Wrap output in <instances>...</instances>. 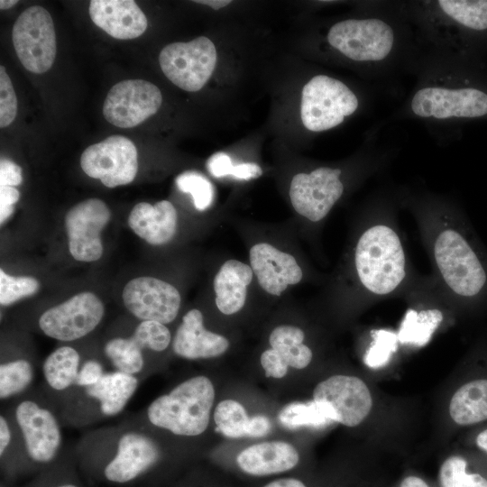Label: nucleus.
Returning a JSON list of instances; mask_svg holds the SVG:
<instances>
[{"mask_svg":"<svg viewBox=\"0 0 487 487\" xmlns=\"http://www.w3.org/2000/svg\"><path fill=\"white\" fill-rule=\"evenodd\" d=\"M17 99L5 69L0 67V126H8L15 118Z\"/></svg>","mask_w":487,"mask_h":487,"instance_id":"40","label":"nucleus"},{"mask_svg":"<svg viewBox=\"0 0 487 487\" xmlns=\"http://www.w3.org/2000/svg\"><path fill=\"white\" fill-rule=\"evenodd\" d=\"M89 15L96 25L119 40L137 38L148 25L145 14L133 0H92Z\"/></svg>","mask_w":487,"mask_h":487,"instance_id":"19","label":"nucleus"},{"mask_svg":"<svg viewBox=\"0 0 487 487\" xmlns=\"http://www.w3.org/2000/svg\"><path fill=\"white\" fill-rule=\"evenodd\" d=\"M138 381L134 375L119 371L105 373L96 384L87 387V394L97 400L104 415L121 412L135 392Z\"/></svg>","mask_w":487,"mask_h":487,"instance_id":"25","label":"nucleus"},{"mask_svg":"<svg viewBox=\"0 0 487 487\" xmlns=\"http://www.w3.org/2000/svg\"><path fill=\"white\" fill-rule=\"evenodd\" d=\"M104 312L102 301L94 293L81 292L47 309L41 316L39 326L51 338L73 341L93 331Z\"/></svg>","mask_w":487,"mask_h":487,"instance_id":"10","label":"nucleus"},{"mask_svg":"<svg viewBox=\"0 0 487 487\" xmlns=\"http://www.w3.org/2000/svg\"><path fill=\"white\" fill-rule=\"evenodd\" d=\"M40 288L38 280L32 277H14L0 270V303L11 305L24 297L35 294Z\"/></svg>","mask_w":487,"mask_h":487,"instance_id":"38","label":"nucleus"},{"mask_svg":"<svg viewBox=\"0 0 487 487\" xmlns=\"http://www.w3.org/2000/svg\"><path fill=\"white\" fill-rule=\"evenodd\" d=\"M111 212L98 198L86 199L66 215L65 224L69 238V250L79 262H95L103 254L100 233L108 223Z\"/></svg>","mask_w":487,"mask_h":487,"instance_id":"13","label":"nucleus"},{"mask_svg":"<svg viewBox=\"0 0 487 487\" xmlns=\"http://www.w3.org/2000/svg\"><path fill=\"white\" fill-rule=\"evenodd\" d=\"M175 182L180 191L191 195L196 209L204 211L213 204L214 186L201 173L194 170L182 172L177 176Z\"/></svg>","mask_w":487,"mask_h":487,"instance_id":"35","label":"nucleus"},{"mask_svg":"<svg viewBox=\"0 0 487 487\" xmlns=\"http://www.w3.org/2000/svg\"><path fill=\"white\" fill-rule=\"evenodd\" d=\"M159 448L142 434H124L118 442L115 456L107 464L104 473L114 482H126L136 478L159 459Z\"/></svg>","mask_w":487,"mask_h":487,"instance_id":"18","label":"nucleus"},{"mask_svg":"<svg viewBox=\"0 0 487 487\" xmlns=\"http://www.w3.org/2000/svg\"><path fill=\"white\" fill-rule=\"evenodd\" d=\"M250 266L267 293L280 296L289 285L299 283L302 270L296 259L267 243L254 244L249 252Z\"/></svg>","mask_w":487,"mask_h":487,"instance_id":"17","label":"nucleus"},{"mask_svg":"<svg viewBox=\"0 0 487 487\" xmlns=\"http://www.w3.org/2000/svg\"><path fill=\"white\" fill-rule=\"evenodd\" d=\"M271 425L269 418L262 415L253 416L249 418L246 436L261 437L266 436L271 430Z\"/></svg>","mask_w":487,"mask_h":487,"instance_id":"44","label":"nucleus"},{"mask_svg":"<svg viewBox=\"0 0 487 487\" xmlns=\"http://www.w3.org/2000/svg\"><path fill=\"white\" fill-rule=\"evenodd\" d=\"M11 441V433L9 426L4 417L0 418V455L5 451Z\"/></svg>","mask_w":487,"mask_h":487,"instance_id":"46","label":"nucleus"},{"mask_svg":"<svg viewBox=\"0 0 487 487\" xmlns=\"http://www.w3.org/2000/svg\"><path fill=\"white\" fill-rule=\"evenodd\" d=\"M372 342L364 356V363L370 368L384 366L398 348V335L389 330L372 332Z\"/></svg>","mask_w":487,"mask_h":487,"instance_id":"37","label":"nucleus"},{"mask_svg":"<svg viewBox=\"0 0 487 487\" xmlns=\"http://www.w3.org/2000/svg\"><path fill=\"white\" fill-rule=\"evenodd\" d=\"M215 44L205 36L188 42H173L165 46L159 56L164 75L179 88L200 90L211 78L216 64Z\"/></svg>","mask_w":487,"mask_h":487,"instance_id":"7","label":"nucleus"},{"mask_svg":"<svg viewBox=\"0 0 487 487\" xmlns=\"http://www.w3.org/2000/svg\"><path fill=\"white\" fill-rule=\"evenodd\" d=\"M58 487H77V486H75L73 484H64V485H60Z\"/></svg>","mask_w":487,"mask_h":487,"instance_id":"52","label":"nucleus"},{"mask_svg":"<svg viewBox=\"0 0 487 487\" xmlns=\"http://www.w3.org/2000/svg\"><path fill=\"white\" fill-rule=\"evenodd\" d=\"M341 170L321 167L298 173L290 182L289 198L295 211L310 221L322 220L344 192Z\"/></svg>","mask_w":487,"mask_h":487,"instance_id":"12","label":"nucleus"},{"mask_svg":"<svg viewBox=\"0 0 487 487\" xmlns=\"http://www.w3.org/2000/svg\"><path fill=\"white\" fill-rule=\"evenodd\" d=\"M104 374L103 366L96 361L89 360L78 371L75 384L86 388L92 386L98 382Z\"/></svg>","mask_w":487,"mask_h":487,"instance_id":"42","label":"nucleus"},{"mask_svg":"<svg viewBox=\"0 0 487 487\" xmlns=\"http://www.w3.org/2000/svg\"><path fill=\"white\" fill-rule=\"evenodd\" d=\"M15 418L22 431L29 456L39 463H48L55 456L61 441L55 417L32 400L21 402Z\"/></svg>","mask_w":487,"mask_h":487,"instance_id":"16","label":"nucleus"},{"mask_svg":"<svg viewBox=\"0 0 487 487\" xmlns=\"http://www.w3.org/2000/svg\"><path fill=\"white\" fill-rule=\"evenodd\" d=\"M132 337L142 347L161 352L170 343V332L168 327L157 321H142L134 330Z\"/></svg>","mask_w":487,"mask_h":487,"instance_id":"39","label":"nucleus"},{"mask_svg":"<svg viewBox=\"0 0 487 487\" xmlns=\"http://www.w3.org/2000/svg\"><path fill=\"white\" fill-rule=\"evenodd\" d=\"M253 277L251 266L240 261L228 260L221 266L213 281L215 301L220 312L232 315L243 308Z\"/></svg>","mask_w":487,"mask_h":487,"instance_id":"23","label":"nucleus"},{"mask_svg":"<svg viewBox=\"0 0 487 487\" xmlns=\"http://www.w3.org/2000/svg\"><path fill=\"white\" fill-rule=\"evenodd\" d=\"M442 320V312L436 308L418 312L409 309L397 334L398 339L402 344L425 345L429 342Z\"/></svg>","mask_w":487,"mask_h":487,"instance_id":"29","label":"nucleus"},{"mask_svg":"<svg viewBox=\"0 0 487 487\" xmlns=\"http://www.w3.org/2000/svg\"><path fill=\"white\" fill-rule=\"evenodd\" d=\"M19 191L10 186L0 187V207H11L19 199Z\"/></svg>","mask_w":487,"mask_h":487,"instance_id":"45","label":"nucleus"},{"mask_svg":"<svg viewBox=\"0 0 487 487\" xmlns=\"http://www.w3.org/2000/svg\"><path fill=\"white\" fill-rule=\"evenodd\" d=\"M194 2L210 6L214 10H219L231 4L229 0H198Z\"/></svg>","mask_w":487,"mask_h":487,"instance_id":"49","label":"nucleus"},{"mask_svg":"<svg viewBox=\"0 0 487 487\" xmlns=\"http://www.w3.org/2000/svg\"><path fill=\"white\" fill-rule=\"evenodd\" d=\"M261 363L267 377L282 378L288 372V364L272 348L264 351L261 355Z\"/></svg>","mask_w":487,"mask_h":487,"instance_id":"41","label":"nucleus"},{"mask_svg":"<svg viewBox=\"0 0 487 487\" xmlns=\"http://www.w3.org/2000/svg\"><path fill=\"white\" fill-rule=\"evenodd\" d=\"M172 347L176 354L186 359L213 358L228 349L229 341L221 335L207 330L201 311L194 308L183 317L175 333Z\"/></svg>","mask_w":487,"mask_h":487,"instance_id":"20","label":"nucleus"},{"mask_svg":"<svg viewBox=\"0 0 487 487\" xmlns=\"http://www.w3.org/2000/svg\"><path fill=\"white\" fill-rule=\"evenodd\" d=\"M478 73L454 87L427 86L410 102L412 113L421 118L487 119V81Z\"/></svg>","mask_w":487,"mask_h":487,"instance_id":"3","label":"nucleus"},{"mask_svg":"<svg viewBox=\"0 0 487 487\" xmlns=\"http://www.w3.org/2000/svg\"><path fill=\"white\" fill-rule=\"evenodd\" d=\"M249 418L243 405L233 400L221 401L214 412L216 430L230 438L246 436Z\"/></svg>","mask_w":487,"mask_h":487,"instance_id":"32","label":"nucleus"},{"mask_svg":"<svg viewBox=\"0 0 487 487\" xmlns=\"http://www.w3.org/2000/svg\"><path fill=\"white\" fill-rule=\"evenodd\" d=\"M215 390L206 376L190 378L148 407L147 416L155 427L179 436H194L207 427Z\"/></svg>","mask_w":487,"mask_h":487,"instance_id":"1","label":"nucleus"},{"mask_svg":"<svg viewBox=\"0 0 487 487\" xmlns=\"http://www.w3.org/2000/svg\"><path fill=\"white\" fill-rule=\"evenodd\" d=\"M476 444L482 450L487 452V429L477 436Z\"/></svg>","mask_w":487,"mask_h":487,"instance_id":"50","label":"nucleus"},{"mask_svg":"<svg viewBox=\"0 0 487 487\" xmlns=\"http://www.w3.org/2000/svg\"><path fill=\"white\" fill-rule=\"evenodd\" d=\"M79 355L70 346H61L53 351L43 363L47 383L56 391H62L76 383L78 373Z\"/></svg>","mask_w":487,"mask_h":487,"instance_id":"28","label":"nucleus"},{"mask_svg":"<svg viewBox=\"0 0 487 487\" xmlns=\"http://www.w3.org/2000/svg\"><path fill=\"white\" fill-rule=\"evenodd\" d=\"M304 337V332L300 328L281 325L271 331L269 342L288 366L303 369L312 360L310 348L303 344Z\"/></svg>","mask_w":487,"mask_h":487,"instance_id":"27","label":"nucleus"},{"mask_svg":"<svg viewBox=\"0 0 487 487\" xmlns=\"http://www.w3.org/2000/svg\"><path fill=\"white\" fill-rule=\"evenodd\" d=\"M356 95L344 82L317 75L302 88L300 118L311 132H323L341 124L358 108Z\"/></svg>","mask_w":487,"mask_h":487,"instance_id":"5","label":"nucleus"},{"mask_svg":"<svg viewBox=\"0 0 487 487\" xmlns=\"http://www.w3.org/2000/svg\"><path fill=\"white\" fill-rule=\"evenodd\" d=\"M123 300L137 318L169 324L179 313L181 298L174 286L162 280L139 277L125 285Z\"/></svg>","mask_w":487,"mask_h":487,"instance_id":"14","label":"nucleus"},{"mask_svg":"<svg viewBox=\"0 0 487 487\" xmlns=\"http://www.w3.org/2000/svg\"><path fill=\"white\" fill-rule=\"evenodd\" d=\"M12 39L23 66L33 73L51 69L56 56V36L50 13L40 5L24 10L16 19Z\"/></svg>","mask_w":487,"mask_h":487,"instance_id":"8","label":"nucleus"},{"mask_svg":"<svg viewBox=\"0 0 487 487\" xmlns=\"http://www.w3.org/2000/svg\"><path fill=\"white\" fill-rule=\"evenodd\" d=\"M18 3L16 0H1L0 8L1 10H6L15 5Z\"/></svg>","mask_w":487,"mask_h":487,"instance_id":"51","label":"nucleus"},{"mask_svg":"<svg viewBox=\"0 0 487 487\" xmlns=\"http://www.w3.org/2000/svg\"><path fill=\"white\" fill-rule=\"evenodd\" d=\"M434 255L447 286L464 298L481 295L487 286V270L468 240L454 229L436 238Z\"/></svg>","mask_w":487,"mask_h":487,"instance_id":"4","label":"nucleus"},{"mask_svg":"<svg viewBox=\"0 0 487 487\" xmlns=\"http://www.w3.org/2000/svg\"><path fill=\"white\" fill-rule=\"evenodd\" d=\"M161 102V90L154 84L142 79L124 80L109 90L103 115L110 124L130 128L154 115Z\"/></svg>","mask_w":487,"mask_h":487,"instance_id":"11","label":"nucleus"},{"mask_svg":"<svg viewBox=\"0 0 487 487\" xmlns=\"http://www.w3.org/2000/svg\"><path fill=\"white\" fill-rule=\"evenodd\" d=\"M313 396L329 407L334 422L347 427L359 425L372 405L368 387L354 376H331L316 386Z\"/></svg>","mask_w":487,"mask_h":487,"instance_id":"15","label":"nucleus"},{"mask_svg":"<svg viewBox=\"0 0 487 487\" xmlns=\"http://www.w3.org/2000/svg\"><path fill=\"white\" fill-rule=\"evenodd\" d=\"M467 462L461 456L448 457L441 465L442 487H487V478L478 473H467Z\"/></svg>","mask_w":487,"mask_h":487,"instance_id":"33","label":"nucleus"},{"mask_svg":"<svg viewBox=\"0 0 487 487\" xmlns=\"http://www.w3.org/2000/svg\"><path fill=\"white\" fill-rule=\"evenodd\" d=\"M395 41L391 24L375 17L343 20L335 23L327 32L331 47L349 60L360 62L387 59Z\"/></svg>","mask_w":487,"mask_h":487,"instance_id":"6","label":"nucleus"},{"mask_svg":"<svg viewBox=\"0 0 487 487\" xmlns=\"http://www.w3.org/2000/svg\"><path fill=\"white\" fill-rule=\"evenodd\" d=\"M263 487H306V485L295 478H280L274 480Z\"/></svg>","mask_w":487,"mask_h":487,"instance_id":"47","label":"nucleus"},{"mask_svg":"<svg viewBox=\"0 0 487 487\" xmlns=\"http://www.w3.org/2000/svg\"><path fill=\"white\" fill-rule=\"evenodd\" d=\"M443 15L473 41L487 43V0H440Z\"/></svg>","mask_w":487,"mask_h":487,"instance_id":"24","label":"nucleus"},{"mask_svg":"<svg viewBox=\"0 0 487 487\" xmlns=\"http://www.w3.org/2000/svg\"><path fill=\"white\" fill-rule=\"evenodd\" d=\"M354 262L362 284L375 294L391 293L405 277V256L400 240L386 225L372 226L362 234Z\"/></svg>","mask_w":487,"mask_h":487,"instance_id":"2","label":"nucleus"},{"mask_svg":"<svg viewBox=\"0 0 487 487\" xmlns=\"http://www.w3.org/2000/svg\"><path fill=\"white\" fill-rule=\"evenodd\" d=\"M142 349L131 336L111 339L106 344L104 351L117 371L133 375L143 367Z\"/></svg>","mask_w":487,"mask_h":487,"instance_id":"31","label":"nucleus"},{"mask_svg":"<svg viewBox=\"0 0 487 487\" xmlns=\"http://www.w3.org/2000/svg\"><path fill=\"white\" fill-rule=\"evenodd\" d=\"M33 370L29 362L15 360L0 365V398L6 399L23 391L32 382Z\"/></svg>","mask_w":487,"mask_h":487,"instance_id":"34","label":"nucleus"},{"mask_svg":"<svg viewBox=\"0 0 487 487\" xmlns=\"http://www.w3.org/2000/svg\"><path fill=\"white\" fill-rule=\"evenodd\" d=\"M83 171L98 179L107 188L131 183L137 173V150L133 142L122 135H111L88 146L82 153Z\"/></svg>","mask_w":487,"mask_h":487,"instance_id":"9","label":"nucleus"},{"mask_svg":"<svg viewBox=\"0 0 487 487\" xmlns=\"http://www.w3.org/2000/svg\"><path fill=\"white\" fill-rule=\"evenodd\" d=\"M206 166L208 172L216 178L233 176L238 179L249 180L262 174V168L256 163L246 162L233 165L229 155L223 152L211 155L207 161Z\"/></svg>","mask_w":487,"mask_h":487,"instance_id":"36","label":"nucleus"},{"mask_svg":"<svg viewBox=\"0 0 487 487\" xmlns=\"http://www.w3.org/2000/svg\"><path fill=\"white\" fill-rule=\"evenodd\" d=\"M400 487H429L427 482L417 476H408L403 479Z\"/></svg>","mask_w":487,"mask_h":487,"instance_id":"48","label":"nucleus"},{"mask_svg":"<svg viewBox=\"0 0 487 487\" xmlns=\"http://www.w3.org/2000/svg\"><path fill=\"white\" fill-rule=\"evenodd\" d=\"M299 461L296 448L283 441L263 442L243 450L236 457L238 467L253 476H268L293 469Z\"/></svg>","mask_w":487,"mask_h":487,"instance_id":"22","label":"nucleus"},{"mask_svg":"<svg viewBox=\"0 0 487 487\" xmlns=\"http://www.w3.org/2000/svg\"><path fill=\"white\" fill-rule=\"evenodd\" d=\"M449 412L459 425H472L487 419V380L464 384L453 395Z\"/></svg>","mask_w":487,"mask_h":487,"instance_id":"26","label":"nucleus"},{"mask_svg":"<svg viewBox=\"0 0 487 487\" xmlns=\"http://www.w3.org/2000/svg\"><path fill=\"white\" fill-rule=\"evenodd\" d=\"M130 228L142 239L152 245H161L175 235L178 214L168 200L154 205L146 202L136 204L128 216Z\"/></svg>","mask_w":487,"mask_h":487,"instance_id":"21","label":"nucleus"},{"mask_svg":"<svg viewBox=\"0 0 487 487\" xmlns=\"http://www.w3.org/2000/svg\"><path fill=\"white\" fill-rule=\"evenodd\" d=\"M279 420L290 429L299 427H323L334 422L329 407L315 400L287 405L280 412Z\"/></svg>","mask_w":487,"mask_h":487,"instance_id":"30","label":"nucleus"},{"mask_svg":"<svg viewBox=\"0 0 487 487\" xmlns=\"http://www.w3.org/2000/svg\"><path fill=\"white\" fill-rule=\"evenodd\" d=\"M23 181L22 169L8 159L0 161V187L17 186Z\"/></svg>","mask_w":487,"mask_h":487,"instance_id":"43","label":"nucleus"}]
</instances>
